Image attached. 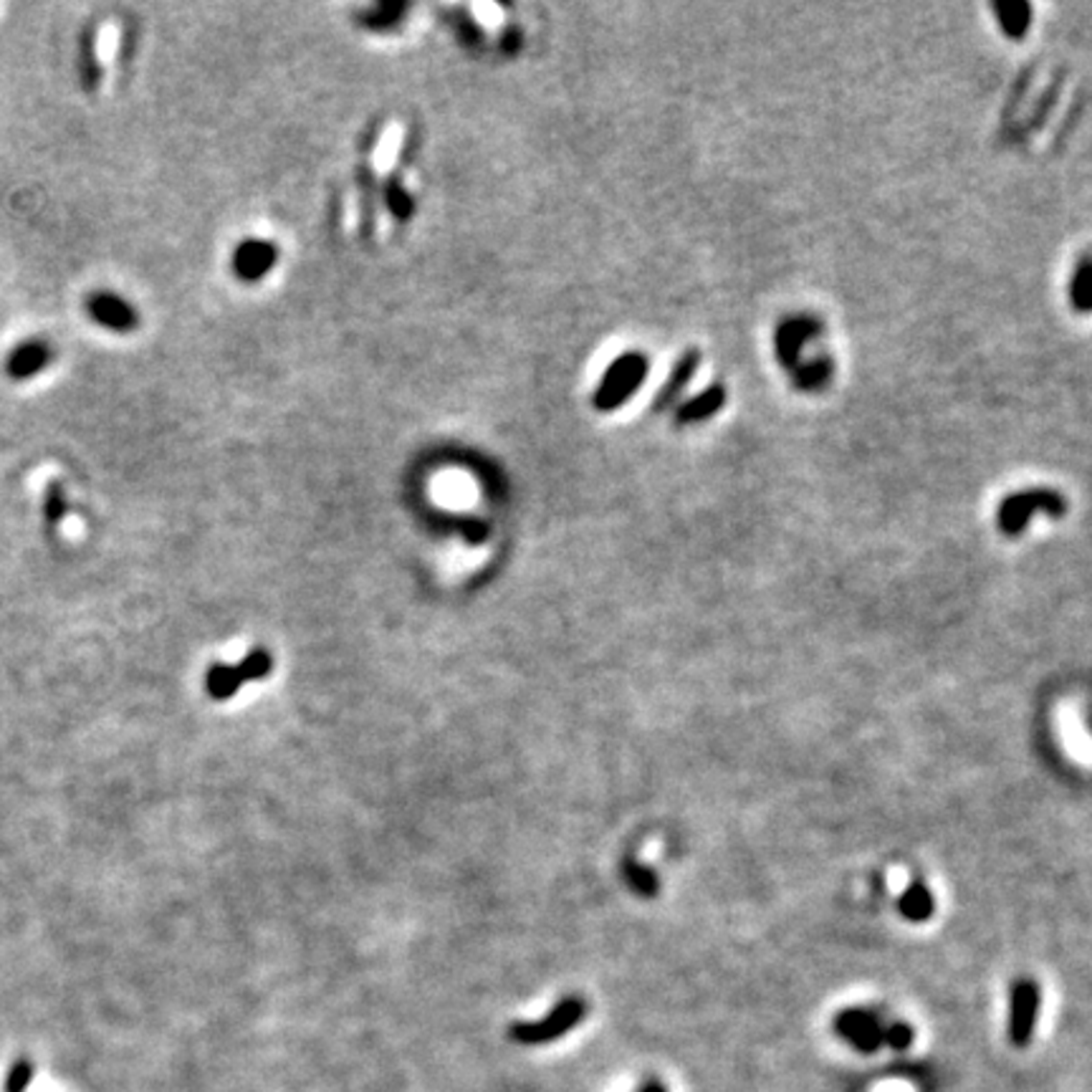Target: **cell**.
Wrapping results in <instances>:
<instances>
[{
	"mask_svg": "<svg viewBox=\"0 0 1092 1092\" xmlns=\"http://www.w3.org/2000/svg\"><path fill=\"white\" fill-rule=\"evenodd\" d=\"M46 519H49V524H59V521L63 519V513H66V501H63V493L59 486H54L49 491V496H46Z\"/></svg>",
	"mask_w": 1092,
	"mask_h": 1092,
	"instance_id": "44dd1931",
	"label": "cell"
},
{
	"mask_svg": "<svg viewBox=\"0 0 1092 1092\" xmlns=\"http://www.w3.org/2000/svg\"><path fill=\"white\" fill-rule=\"evenodd\" d=\"M278 250L271 241H261V238H250L243 241L233 253V271L235 276L241 281H261L273 266H276Z\"/></svg>",
	"mask_w": 1092,
	"mask_h": 1092,
	"instance_id": "ba28073f",
	"label": "cell"
},
{
	"mask_svg": "<svg viewBox=\"0 0 1092 1092\" xmlns=\"http://www.w3.org/2000/svg\"><path fill=\"white\" fill-rule=\"evenodd\" d=\"M1065 498L1059 496L1057 491L1032 488V491H1022L1004 498L1002 506H999V513H996V524H999V532L1004 536H1019L1027 529L1032 516L1044 513V516L1059 519V516H1065Z\"/></svg>",
	"mask_w": 1092,
	"mask_h": 1092,
	"instance_id": "6da1fadb",
	"label": "cell"
},
{
	"mask_svg": "<svg viewBox=\"0 0 1092 1092\" xmlns=\"http://www.w3.org/2000/svg\"><path fill=\"white\" fill-rule=\"evenodd\" d=\"M587 1016V1004L580 996H567L539 1022H519L511 1027V1039L519 1044H546L564 1037Z\"/></svg>",
	"mask_w": 1092,
	"mask_h": 1092,
	"instance_id": "3957f363",
	"label": "cell"
},
{
	"mask_svg": "<svg viewBox=\"0 0 1092 1092\" xmlns=\"http://www.w3.org/2000/svg\"><path fill=\"white\" fill-rule=\"evenodd\" d=\"M1039 986L1032 979H1019L1011 986V1014H1009V1037L1014 1044H1027L1032 1039L1034 1024L1039 1016Z\"/></svg>",
	"mask_w": 1092,
	"mask_h": 1092,
	"instance_id": "5b68a950",
	"label": "cell"
},
{
	"mask_svg": "<svg viewBox=\"0 0 1092 1092\" xmlns=\"http://www.w3.org/2000/svg\"><path fill=\"white\" fill-rule=\"evenodd\" d=\"M648 372H651V365H648V360L640 352H628L623 357H617L609 365L607 372L602 374L600 388H597L595 397H592L595 408L600 413H612L620 405H625L640 390Z\"/></svg>",
	"mask_w": 1092,
	"mask_h": 1092,
	"instance_id": "7a4b0ae2",
	"label": "cell"
},
{
	"mask_svg": "<svg viewBox=\"0 0 1092 1092\" xmlns=\"http://www.w3.org/2000/svg\"><path fill=\"white\" fill-rule=\"evenodd\" d=\"M235 668L241 673L243 683H249V680H263V677L271 676L273 657H271L266 651H250L249 655L243 657L241 663L235 665Z\"/></svg>",
	"mask_w": 1092,
	"mask_h": 1092,
	"instance_id": "ac0fdd59",
	"label": "cell"
},
{
	"mask_svg": "<svg viewBox=\"0 0 1092 1092\" xmlns=\"http://www.w3.org/2000/svg\"><path fill=\"white\" fill-rule=\"evenodd\" d=\"M991 11L996 13V21L1009 38L1019 41L1027 36L1032 26V6L1030 3H994Z\"/></svg>",
	"mask_w": 1092,
	"mask_h": 1092,
	"instance_id": "4fadbf2b",
	"label": "cell"
},
{
	"mask_svg": "<svg viewBox=\"0 0 1092 1092\" xmlns=\"http://www.w3.org/2000/svg\"><path fill=\"white\" fill-rule=\"evenodd\" d=\"M86 312H89V317L94 319L99 326H105V329L117 334L134 332L139 324L134 306H131L127 298L119 297V294H111V291H97V294H91L89 301H86Z\"/></svg>",
	"mask_w": 1092,
	"mask_h": 1092,
	"instance_id": "8992f818",
	"label": "cell"
},
{
	"mask_svg": "<svg viewBox=\"0 0 1092 1092\" xmlns=\"http://www.w3.org/2000/svg\"><path fill=\"white\" fill-rule=\"evenodd\" d=\"M700 365V354L696 352V349H688V352L680 357V360L676 362V367L671 369V374H668V380H665V385L660 388V392L655 394V405H653V410L655 413H663V410L673 408L677 402V397L683 394V390L691 385V380L696 377V369H699Z\"/></svg>",
	"mask_w": 1092,
	"mask_h": 1092,
	"instance_id": "30bf717a",
	"label": "cell"
},
{
	"mask_svg": "<svg viewBox=\"0 0 1092 1092\" xmlns=\"http://www.w3.org/2000/svg\"><path fill=\"white\" fill-rule=\"evenodd\" d=\"M54 362V346L46 339H28L8 354L6 372L11 380L23 382L41 374Z\"/></svg>",
	"mask_w": 1092,
	"mask_h": 1092,
	"instance_id": "9c48e42d",
	"label": "cell"
},
{
	"mask_svg": "<svg viewBox=\"0 0 1092 1092\" xmlns=\"http://www.w3.org/2000/svg\"><path fill=\"white\" fill-rule=\"evenodd\" d=\"M388 205L390 210H392V215H397L402 221L413 215V198H410L408 190H405L397 180H390L388 185Z\"/></svg>",
	"mask_w": 1092,
	"mask_h": 1092,
	"instance_id": "d6986e66",
	"label": "cell"
},
{
	"mask_svg": "<svg viewBox=\"0 0 1092 1092\" xmlns=\"http://www.w3.org/2000/svg\"><path fill=\"white\" fill-rule=\"evenodd\" d=\"M822 332L824 324L817 317L799 314V317L784 319V321L776 326L774 334V349L779 365L784 367L787 372L796 369V367H799V357H802L804 344L819 337Z\"/></svg>",
	"mask_w": 1092,
	"mask_h": 1092,
	"instance_id": "277c9868",
	"label": "cell"
},
{
	"mask_svg": "<svg viewBox=\"0 0 1092 1092\" xmlns=\"http://www.w3.org/2000/svg\"><path fill=\"white\" fill-rule=\"evenodd\" d=\"M898 908L900 913H903V918L913 920V923H923V920L931 918L936 911L934 892L928 890L926 885L915 880V883H911L906 890H903V895H900L898 900Z\"/></svg>",
	"mask_w": 1092,
	"mask_h": 1092,
	"instance_id": "7c38bea8",
	"label": "cell"
},
{
	"mask_svg": "<svg viewBox=\"0 0 1092 1092\" xmlns=\"http://www.w3.org/2000/svg\"><path fill=\"white\" fill-rule=\"evenodd\" d=\"M625 880L629 883V888L637 892V895H643V898H655L657 890H660V880H657L655 872L648 867V865L637 863V860H625Z\"/></svg>",
	"mask_w": 1092,
	"mask_h": 1092,
	"instance_id": "e0dca14e",
	"label": "cell"
},
{
	"mask_svg": "<svg viewBox=\"0 0 1092 1092\" xmlns=\"http://www.w3.org/2000/svg\"><path fill=\"white\" fill-rule=\"evenodd\" d=\"M911 1042H913L911 1027H906V1024H890V1027H888V1037H885V1044H890V1047H895V1050H906Z\"/></svg>",
	"mask_w": 1092,
	"mask_h": 1092,
	"instance_id": "7402d4cb",
	"label": "cell"
},
{
	"mask_svg": "<svg viewBox=\"0 0 1092 1092\" xmlns=\"http://www.w3.org/2000/svg\"><path fill=\"white\" fill-rule=\"evenodd\" d=\"M837 1032L843 1034L850 1044H855L858 1050L872 1052L878 1050L880 1044H885L888 1037V1027L883 1024L875 1011L870 1009H847L837 1016Z\"/></svg>",
	"mask_w": 1092,
	"mask_h": 1092,
	"instance_id": "52a82bcc",
	"label": "cell"
},
{
	"mask_svg": "<svg viewBox=\"0 0 1092 1092\" xmlns=\"http://www.w3.org/2000/svg\"><path fill=\"white\" fill-rule=\"evenodd\" d=\"M241 685H243L241 673H238V668H235V665L215 663V665H210L208 676H205V688H208L210 699H215V700L233 699Z\"/></svg>",
	"mask_w": 1092,
	"mask_h": 1092,
	"instance_id": "9a60e30c",
	"label": "cell"
},
{
	"mask_svg": "<svg viewBox=\"0 0 1092 1092\" xmlns=\"http://www.w3.org/2000/svg\"><path fill=\"white\" fill-rule=\"evenodd\" d=\"M1070 301L1075 312H1092V261L1078 263L1070 278Z\"/></svg>",
	"mask_w": 1092,
	"mask_h": 1092,
	"instance_id": "2e32d148",
	"label": "cell"
},
{
	"mask_svg": "<svg viewBox=\"0 0 1092 1092\" xmlns=\"http://www.w3.org/2000/svg\"><path fill=\"white\" fill-rule=\"evenodd\" d=\"M832 372H835V367H832L830 357H817V360L804 362L796 369H792V380H795V388L802 390V392H819L824 385H830Z\"/></svg>",
	"mask_w": 1092,
	"mask_h": 1092,
	"instance_id": "5bb4252c",
	"label": "cell"
},
{
	"mask_svg": "<svg viewBox=\"0 0 1092 1092\" xmlns=\"http://www.w3.org/2000/svg\"><path fill=\"white\" fill-rule=\"evenodd\" d=\"M637 1092H668V1090H665V1087L660 1085V1082H655V1080H653V1082H648V1085H643Z\"/></svg>",
	"mask_w": 1092,
	"mask_h": 1092,
	"instance_id": "603a6c76",
	"label": "cell"
},
{
	"mask_svg": "<svg viewBox=\"0 0 1092 1092\" xmlns=\"http://www.w3.org/2000/svg\"><path fill=\"white\" fill-rule=\"evenodd\" d=\"M31 1078H34V1067L28 1065L26 1059H21V1062H15L13 1070L8 1072L6 1090L8 1092H26Z\"/></svg>",
	"mask_w": 1092,
	"mask_h": 1092,
	"instance_id": "ffe728a7",
	"label": "cell"
},
{
	"mask_svg": "<svg viewBox=\"0 0 1092 1092\" xmlns=\"http://www.w3.org/2000/svg\"><path fill=\"white\" fill-rule=\"evenodd\" d=\"M724 402H726V388H724V385H711V388L703 390V392L696 394L693 400L683 402V405L677 408L676 413L677 425H693V422L708 420V417H713L721 408H724Z\"/></svg>",
	"mask_w": 1092,
	"mask_h": 1092,
	"instance_id": "8fae6325",
	"label": "cell"
}]
</instances>
